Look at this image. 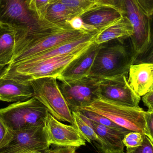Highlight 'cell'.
Segmentation results:
<instances>
[{"mask_svg":"<svg viewBox=\"0 0 153 153\" xmlns=\"http://www.w3.org/2000/svg\"><path fill=\"white\" fill-rule=\"evenodd\" d=\"M91 33L74 29L68 23L50 28L42 27L25 33L17 38L13 58L10 64L22 62L51 48L78 40Z\"/></svg>","mask_w":153,"mask_h":153,"instance_id":"6da1fadb","label":"cell"},{"mask_svg":"<svg viewBox=\"0 0 153 153\" xmlns=\"http://www.w3.org/2000/svg\"><path fill=\"white\" fill-rule=\"evenodd\" d=\"M127 39H114L100 45L90 75L99 79L128 76L135 58L130 40L127 44Z\"/></svg>","mask_w":153,"mask_h":153,"instance_id":"7a4b0ae2","label":"cell"},{"mask_svg":"<svg viewBox=\"0 0 153 153\" xmlns=\"http://www.w3.org/2000/svg\"><path fill=\"white\" fill-rule=\"evenodd\" d=\"M90 47L75 53L37 62L23 61L9 64L6 74L2 78H10L21 83L29 84L33 80L42 77L57 78L71 63L84 53Z\"/></svg>","mask_w":153,"mask_h":153,"instance_id":"3957f363","label":"cell"},{"mask_svg":"<svg viewBox=\"0 0 153 153\" xmlns=\"http://www.w3.org/2000/svg\"><path fill=\"white\" fill-rule=\"evenodd\" d=\"M79 110L100 114L123 128L147 135L146 111L139 106H125L100 97L89 106Z\"/></svg>","mask_w":153,"mask_h":153,"instance_id":"277c9868","label":"cell"},{"mask_svg":"<svg viewBox=\"0 0 153 153\" xmlns=\"http://www.w3.org/2000/svg\"><path fill=\"white\" fill-rule=\"evenodd\" d=\"M36 97L57 120L75 126L71 110L59 88L57 78L45 77L30 82Z\"/></svg>","mask_w":153,"mask_h":153,"instance_id":"5b68a950","label":"cell"},{"mask_svg":"<svg viewBox=\"0 0 153 153\" xmlns=\"http://www.w3.org/2000/svg\"><path fill=\"white\" fill-rule=\"evenodd\" d=\"M47 111L33 96L0 109V118L11 130H22L44 124Z\"/></svg>","mask_w":153,"mask_h":153,"instance_id":"8992f818","label":"cell"},{"mask_svg":"<svg viewBox=\"0 0 153 153\" xmlns=\"http://www.w3.org/2000/svg\"><path fill=\"white\" fill-rule=\"evenodd\" d=\"M121 6L122 15L129 20L134 29V33L130 37V40L135 60L146 49L150 43V16L137 0H121Z\"/></svg>","mask_w":153,"mask_h":153,"instance_id":"52a82bcc","label":"cell"},{"mask_svg":"<svg viewBox=\"0 0 153 153\" xmlns=\"http://www.w3.org/2000/svg\"><path fill=\"white\" fill-rule=\"evenodd\" d=\"M58 81L59 88L71 111L87 107L100 97V79L97 77L89 75L74 81Z\"/></svg>","mask_w":153,"mask_h":153,"instance_id":"ba28073f","label":"cell"},{"mask_svg":"<svg viewBox=\"0 0 153 153\" xmlns=\"http://www.w3.org/2000/svg\"><path fill=\"white\" fill-rule=\"evenodd\" d=\"M30 0H0V23L24 33L39 29L40 22L30 8Z\"/></svg>","mask_w":153,"mask_h":153,"instance_id":"9c48e42d","label":"cell"},{"mask_svg":"<svg viewBox=\"0 0 153 153\" xmlns=\"http://www.w3.org/2000/svg\"><path fill=\"white\" fill-rule=\"evenodd\" d=\"M44 128L49 145L58 147L84 146L86 141L76 126L62 123L48 111L44 120Z\"/></svg>","mask_w":153,"mask_h":153,"instance_id":"30bf717a","label":"cell"},{"mask_svg":"<svg viewBox=\"0 0 153 153\" xmlns=\"http://www.w3.org/2000/svg\"><path fill=\"white\" fill-rule=\"evenodd\" d=\"M44 124L22 130H13L10 141L0 149V153H19L27 150L49 149Z\"/></svg>","mask_w":153,"mask_h":153,"instance_id":"8fae6325","label":"cell"},{"mask_svg":"<svg viewBox=\"0 0 153 153\" xmlns=\"http://www.w3.org/2000/svg\"><path fill=\"white\" fill-rule=\"evenodd\" d=\"M99 86L100 97L125 106H139L141 97L130 86L127 75L101 78Z\"/></svg>","mask_w":153,"mask_h":153,"instance_id":"7c38bea8","label":"cell"},{"mask_svg":"<svg viewBox=\"0 0 153 153\" xmlns=\"http://www.w3.org/2000/svg\"><path fill=\"white\" fill-rule=\"evenodd\" d=\"M100 45L95 43L92 45L86 52L65 69L57 80L74 81L90 75Z\"/></svg>","mask_w":153,"mask_h":153,"instance_id":"4fadbf2b","label":"cell"},{"mask_svg":"<svg viewBox=\"0 0 153 153\" xmlns=\"http://www.w3.org/2000/svg\"><path fill=\"white\" fill-rule=\"evenodd\" d=\"M128 80L132 89L140 97L153 91V63L131 65Z\"/></svg>","mask_w":153,"mask_h":153,"instance_id":"5bb4252c","label":"cell"},{"mask_svg":"<svg viewBox=\"0 0 153 153\" xmlns=\"http://www.w3.org/2000/svg\"><path fill=\"white\" fill-rule=\"evenodd\" d=\"M87 120L103 143V145L101 147L102 150L107 149L118 153H124L125 146L123 143V139L131 131L125 128H113L106 126L88 119Z\"/></svg>","mask_w":153,"mask_h":153,"instance_id":"9a60e30c","label":"cell"},{"mask_svg":"<svg viewBox=\"0 0 153 153\" xmlns=\"http://www.w3.org/2000/svg\"><path fill=\"white\" fill-rule=\"evenodd\" d=\"M122 13L117 10L106 6H95L80 16L85 24L102 31L121 18Z\"/></svg>","mask_w":153,"mask_h":153,"instance_id":"2e32d148","label":"cell"},{"mask_svg":"<svg viewBox=\"0 0 153 153\" xmlns=\"http://www.w3.org/2000/svg\"><path fill=\"white\" fill-rule=\"evenodd\" d=\"M34 96L31 85L21 83L10 78L0 79V101H24Z\"/></svg>","mask_w":153,"mask_h":153,"instance_id":"e0dca14e","label":"cell"},{"mask_svg":"<svg viewBox=\"0 0 153 153\" xmlns=\"http://www.w3.org/2000/svg\"><path fill=\"white\" fill-rule=\"evenodd\" d=\"M76 16H80L71 8L61 3L50 4L44 20L41 22V27L52 28L67 24V22Z\"/></svg>","mask_w":153,"mask_h":153,"instance_id":"ac0fdd59","label":"cell"},{"mask_svg":"<svg viewBox=\"0 0 153 153\" xmlns=\"http://www.w3.org/2000/svg\"><path fill=\"white\" fill-rule=\"evenodd\" d=\"M134 33V29L129 20L122 16L107 28L100 31L95 37L94 43L100 45L114 39L129 38Z\"/></svg>","mask_w":153,"mask_h":153,"instance_id":"d6986e66","label":"cell"},{"mask_svg":"<svg viewBox=\"0 0 153 153\" xmlns=\"http://www.w3.org/2000/svg\"><path fill=\"white\" fill-rule=\"evenodd\" d=\"M19 30L0 24V65H8L12 61Z\"/></svg>","mask_w":153,"mask_h":153,"instance_id":"ffe728a7","label":"cell"},{"mask_svg":"<svg viewBox=\"0 0 153 153\" xmlns=\"http://www.w3.org/2000/svg\"><path fill=\"white\" fill-rule=\"evenodd\" d=\"M75 122V126L78 129L85 140L89 143L97 142L101 147L103 143L97 135L91 126L89 124L87 119L79 111H72Z\"/></svg>","mask_w":153,"mask_h":153,"instance_id":"44dd1931","label":"cell"},{"mask_svg":"<svg viewBox=\"0 0 153 153\" xmlns=\"http://www.w3.org/2000/svg\"><path fill=\"white\" fill-rule=\"evenodd\" d=\"M61 3L78 13L80 16L96 6L94 0H50V4Z\"/></svg>","mask_w":153,"mask_h":153,"instance_id":"7402d4cb","label":"cell"},{"mask_svg":"<svg viewBox=\"0 0 153 153\" xmlns=\"http://www.w3.org/2000/svg\"><path fill=\"white\" fill-rule=\"evenodd\" d=\"M151 22V40L148 47L135 60L134 64L153 63V12L150 16Z\"/></svg>","mask_w":153,"mask_h":153,"instance_id":"603a6c76","label":"cell"},{"mask_svg":"<svg viewBox=\"0 0 153 153\" xmlns=\"http://www.w3.org/2000/svg\"><path fill=\"white\" fill-rule=\"evenodd\" d=\"M50 0H30V8L38 20L42 22L45 19Z\"/></svg>","mask_w":153,"mask_h":153,"instance_id":"cb8c5ba5","label":"cell"},{"mask_svg":"<svg viewBox=\"0 0 153 153\" xmlns=\"http://www.w3.org/2000/svg\"><path fill=\"white\" fill-rule=\"evenodd\" d=\"M77 111H80L85 117L87 118L90 120L94 121L100 125H103V126L109 127L113 128H123L119 126L118 125L115 124L113 121H111L109 119L107 118L106 117H103L100 114L85 110H79Z\"/></svg>","mask_w":153,"mask_h":153,"instance_id":"d4e9b609","label":"cell"},{"mask_svg":"<svg viewBox=\"0 0 153 153\" xmlns=\"http://www.w3.org/2000/svg\"><path fill=\"white\" fill-rule=\"evenodd\" d=\"M144 135H145L139 132L131 131L125 136L123 143L126 149L136 148L142 145Z\"/></svg>","mask_w":153,"mask_h":153,"instance_id":"484cf974","label":"cell"},{"mask_svg":"<svg viewBox=\"0 0 153 153\" xmlns=\"http://www.w3.org/2000/svg\"><path fill=\"white\" fill-rule=\"evenodd\" d=\"M67 22L73 29L76 30L88 32H94L98 30L93 26L85 24L80 16H76L68 20Z\"/></svg>","mask_w":153,"mask_h":153,"instance_id":"4316f807","label":"cell"},{"mask_svg":"<svg viewBox=\"0 0 153 153\" xmlns=\"http://www.w3.org/2000/svg\"><path fill=\"white\" fill-rule=\"evenodd\" d=\"M124 153H153V145L149 137L144 135L142 145L136 148L126 149Z\"/></svg>","mask_w":153,"mask_h":153,"instance_id":"83f0119b","label":"cell"},{"mask_svg":"<svg viewBox=\"0 0 153 153\" xmlns=\"http://www.w3.org/2000/svg\"><path fill=\"white\" fill-rule=\"evenodd\" d=\"M12 136L13 130L8 128L0 118V149L10 141Z\"/></svg>","mask_w":153,"mask_h":153,"instance_id":"f1b7e54d","label":"cell"},{"mask_svg":"<svg viewBox=\"0 0 153 153\" xmlns=\"http://www.w3.org/2000/svg\"><path fill=\"white\" fill-rule=\"evenodd\" d=\"M94 1L96 6H106V7H111L119 11L122 13L121 0H94Z\"/></svg>","mask_w":153,"mask_h":153,"instance_id":"f546056e","label":"cell"},{"mask_svg":"<svg viewBox=\"0 0 153 153\" xmlns=\"http://www.w3.org/2000/svg\"><path fill=\"white\" fill-rule=\"evenodd\" d=\"M145 120L147 132L146 136L153 142V110L146 111Z\"/></svg>","mask_w":153,"mask_h":153,"instance_id":"4dcf8cb0","label":"cell"},{"mask_svg":"<svg viewBox=\"0 0 153 153\" xmlns=\"http://www.w3.org/2000/svg\"><path fill=\"white\" fill-rule=\"evenodd\" d=\"M137 2L149 16L153 12V0H137Z\"/></svg>","mask_w":153,"mask_h":153,"instance_id":"1f68e13d","label":"cell"},{"mask_svg":"<svg viewBox=\"0 0 153 153\" xmlns=\"http://www.w3.org/2000/svg\"><path fill=\"white\" fill-rule=\"evenodd\" d=\"M142 100L148 110H153V91L149 92L143 96Z\"/></svg>","mask_w":153,"mask_h":153,"instance_id":"d6a6232c","label":"cell"},{"mask_svg":"<svg viewBox=\"0 0 153 153\" xmlns=\"http://www.w3.org/2000/svg\"><path fill=\"white\" fill-rule=\"evenodd\" d=\"M77 148L75 147H58L49 149V153H76Z\"/></svg>","mask_w":153,"mask_h":153,"instance_id":"836d02e7","label":"cell"},{"mask_svg":"<svg viewBox=\"0 0 153 153\" xmlns=\"http://www.w3.org/2000/svg\"><path fill=\"white\" fill-rule=\"evenodd\" d=\"M8 65H0V79L3 77L7 72Z\"/></svg>","mask_w":153,"mask_h":153,"instance_id":"e575fe53","label":"cell"},{"mask_svg":"<svg viewBox=\"0 0 153 153\" xmlns=\"http://www.w3.org/2000/svg\"><path fill=\"white\" fill-rule=\"evenodd\" d=\"M42 151H35V150H27L23 151L19 153H39Z\"/></svg>","mask_w":153,"mask_h":153,"instance_id":"d590c367","label":"cell"},{"mask_svg":"<svg viewBox=\"0 0 153 153\" xmlns=\"http://www.w3.org/2000/svg\"><path fill=\"white\" fill-rule=\"evenodd\" d=\"M101 153H118L109 149H102Z\"/></svg>","mask_w":153,"mask_h":153,"instance_id":"8d00e7d4","label":"cell"},{"mask_svg":"<svg viewBox=\"0 0 153 153\" xmlns=\"http://www.w3.org/2000/svg\"><path fill=\"white\" fill-rule=\"evenodd\" d=\"M49 149H46V150H43V151H41V152L39 153H49Z\"/></svg>","mask_w":153,"mask_h":153,"instance_id":"74e56055","label":"cell"},{"mask_svg":"<svg viewBox=\"0 0 153 153\" xmlns=\"http://www.w3.org/2000/svg\"><path fill=\"white\" fill-rule=\"evenodd\" d=\"M152 144H153V142H152Z\"/></svg>","mask_w":153,"mask_h":153,"instance_id":"f35d334b","label":"cell"},{"mask_svg":"<svg viewBox=\"0 0 153 153\" xmlns=\"http://www.w3.org/2000/svg\"><path fill=\"white\" fill-rule=\"evenodd\" d=\"M0 24H1V23H0Z\"/></svg>","mask_w":153,"mask_h":153,"instance_id":"ab89813d","label":"cell"}]
</instances>
